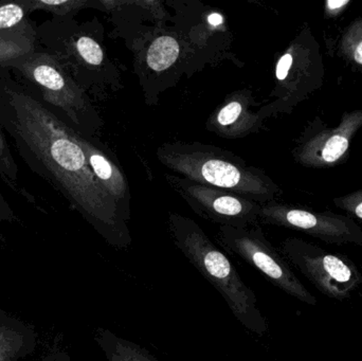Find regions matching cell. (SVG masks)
Wrapping results in <instances>:
<instances>
[{
    "mask_svg": "<svg viewBox=\"0 0 362 361\" xmlns=\"http://www.w3.org/2000/svg\"><path fill=\"white\" fill-rule=\"evenodd\" d=\"M157 157L180 177L214 187L259 205L274 201L282 193L262 170L249 167L235 155L200 143H165Z\"/></svg>",
    "mask_w": 362,
    "mask_h": 361,
    "instance_id": "cell-3",
    "label": "cell"
},
{
    "mask_svg": "<svg viewBox=\"0 0 362 361\" xmlns=\"http://www.w3.org/2000/svg\"><path fill=\"white\" fill-rule=\"evenodd\" d=\"M281 252L285 260L329 298L346 300L362 284L361 273L352 261L310 242L289 237L281 244Z\"/></svg>",
    "mask_w": 362,
    "mask_h": 361,
    "instance_id": "cell-6",
    "label": "cell"
},
{
    "mask_svg": "<svg viewBox=\"0 0 362 361\" xmlns=\"http://www.w3.org/2000/svg\"><path fill=\"white\" fill-rule=\"evenodd\" d=\"M352 4L351 0H327L325 2V15L327 19H336L348 10L349 6Z\"/></svg>",
    "mask_w": 362,
    "mask_h": 361,
    "instance_id": "cell-23",
    "label": "cell"
},
{
    "mask_svg": "<svg viewBox=\"0 0 362 361\" xmlns=\"http://www.w3.org/2000/svg\"><path fill=\"white\" fill-rule=\"evenodd\" d=\"M23 2L30 13L42 10L59 17L67 16L87 4L86 1L82 0H23Z\"/></svg>",
    "mask_w": 362,
    "mask_h": 361,
    "instance_id": "cell-18",
    "label": "cell"
},
{
    "mask_svg": "<svg viewBox=\"0 0 362 361\" xmlns=\"http://www.w3.org/2000/svg\"><path fill=\"white\" fill-rule=\"evenodd\" d=\"M42 361H74L69 355L64 351H55L49 354Z\"/></svg>",
    "mask_w": 362,
    "mask_h": 361,
    "instance_id": "cell-24",
    "label": "cell"
},
{
    "mask_svg": "<svg viewBox=\"0 0 362 361\" xmlns=\"http://www.w3.org/2000/svg\"><path fill=\"white\" fill-rule=\"evenodd\" d=\"M259 222L301 231L329 244L362 246V228L348 215L301 209L283 203L262 205Z\"/></svg>",
    "mask_w": 362,
    "mask_h": 361,
    "instance_id": "cell-9",
    "label": "cell"
},
{
    "mask_svg": "<svg viewBox=\"0 0 362 361\" xmlns=\"http://www.w3.org/2000/svg\"><path fill=\"white\" fill-rule=\"evenodd\" d=\"M337 54L353 70L362 71V17L351 21L342 32L338 40Z\"/></svg>",
    "mask_w": 362,
    "mask_h": 361,
    "instance_id": "cell-15",
    "label": "cell"
},
{
    "mask_svg": "<svg viewBox=\"0 0 362 361\" xmlns=\"http://www.w3.org/2000/svg\"><path fill=\"white\" fill-rule=\"evenodd\" d=\"M169 229L176 247L221 294L234 318L253 334L265 335L267 320L257 304V295L199 225L187 216L171 213Z\"/></svg>",
    "mask_w": 362,
    "mask_h": 361,
    "instance_id": "cell-2",
    "label": "cell"
},
{
    "mask_svg": "<svg viewBox=\"0 0 362 361\" xmlns=\"http://www.w3.org/2000/svg\"><path fill=\"white\" fill-rule=\"evenodd\" d=\"M180 53V44L175 38L169 35L160 36L148 48L146 61L151 69L163 71L177 61Z\"/></svg>",
    "mask_w": 362,
    "mask_h": 361,
    "instance_id": "cell-16",
    "label": "cell"
},
{
    "mask_svg": "<svg viewBox=\"0 0 362 361\" xmlns=\"http://www.w3.org/2000/svg\"><path fill=\"white\" fill-rule=\"evenodd\" d=\"M35 36L0 35V68L4 64L34 52Z\"/></svg>",
    "mask_w": 362,
    "mask_h": 361,
    "instance_id": "cell-17",
    "label": "cell"
},
{
    "mask_svg": "<svg viewBox=\"0 0 362 361\" xmlns=\"http://www.w3.org/2000/svg\"><path fill=\"white\" fill-rule=\"evenodd\" d=\"M165 177L172 189L204 220L233 228H251L259 223L262 205L255 201L177 176L167 174Z\"/></svg>",
    "mask_w": 362,
    "mask_h": 361,
    "instance_id": "cell-8",
    "label": "cell"
},
{
    "mask_svg": "<svg viewBox=\"0 0 362 361\" xmlns=\"http://www.w3.org/2000/svg\"><path fill=\"white\" fill-rule=\"evenodd\" d=\"M333 201L336 207L346 212L351 218H356L362 223V190L336 197Z\"/></svg>",
    "mask_w": 362,
    "mask_h": 361,
    "instance_id": "cell-21",
    "label": "cell"
},
{
    "mask_svg": "<svg viewBox=\"0 0 362 361\" xmlns=\"http://www.w3.org/2000/svg\"><path fill=\"white\" fill-rule=\"evenodd\" d=\"M0 125L32 171L57 188L106 243L118 249L132 245L129 220L91 171L76 131L1 73Z\"/></svg>",
    "mask_w": 362,
    "mask_h": 361,
    "instance_id": "cell-1",
    "label": "cell"
},
{
    "mask_svg": "<svg viewBox=\"0 0 362 361\" xmlns=\"http://www.w3.org/2000/svg\"><path fill=\"white\" fill-rule=\"evenodd\" d=\"M361 129L362 110L344 112L336 127H329L317 119L293 150L295 160L310 169H332L344 165L350 157L351 143Z\"/></svg>",
    "mask_w": 362,
    "mask_h": 361,
    "instance_id": "cell-10",
    "label": "cell"
},
{
    "mask_svg": "<svg viewBox=\"0 0 362 361\" xmlns=\"http://www.w3.org/2000/svg\"><path fill=\"white\" fill-rule=\"evenodd\" d=\"M76 141L86 156L87 162L100 184L122 210L127 220H131V192L127 178L116 163L105 153L86 138L74 131Z\"/></svg>",
    "mask_w": 362,
    "mask_h": 361,
    "instance_id": "cell-11",
    "label": "cell"
},
{
    "mask_svg": "<svg viewBox=\"0 0 362 361\" xmlns=\"http://www.w3.org/2000/svg\"><path fill=\"white\" fill-rule=\"evenodd\" d=\"M14 68L40 91L42 99L63 110L74 123L82 125L88 108L80 87L68 76L59 59L44 52H34L4 64Z\"/></svg>",
    "mask_w": 362,
    "mask_h": 361,
    "instance_id": "cell-7",
    "label": "cell"
},
{
    "mask_svg": "<svg viewBox=\"0 0 362 361\" xmlns=\"http://www.w3.org/2000/svg\"><path fill=\"white\" fill-rule=\"evenodd\" d=\"M244 104L238 100L226 104L216 116V125L219 129H231L244 116Z\"/></svg>",
    "mask_w": 362,
    "mask_h": 361,
    "instance_id": "cell-20",
    "label": "cell"
},
{
    "mask_svg": "<svg viewBox=\"0 0 362 361\" xmlns=\"http://www.w3.org/2000/svg\"><path fill=\"white\" fill-rule=\"evenodd\" d=\"M216 241L226 251L235 254L259 271L272 285L308 305H316L314 295L300 281L284 256L266 239L259 226L251 228L219 227Z\"/></svg>",
    "mask_w": 362,
    "mask_h": 361,
    "instance_id": "cell-5",
    "label": "cell"
},
{
    "mask_svg": "<svg viewBox=\"0 0 362 361\" xmlns=\"http://www.w3.org/2000/svg\"><path fill=\"white\" fill-rule=\"evenodd\" d=\"M0 172L10 180L17 179V165H15L14 159L11 154L1 125H0Z\"/></svg>",
    "mask_w": 362,
    "mask_h": 361,
    "instance_id": "cell-22",
    "label": "cell"
},
{
    "mask_svg": "<svg viewBox=\"0 0 362 361\" xmlns=\"http://www.w3.org/2000/svg\"><path fill=\"white\" fill-rule=\"evenodd\" d=\"M29 13L23 0L0 1V35L36 36L28 21Z\"/></svg>",
    "mask_w": 362,
    "mask_h": 361,
    "instance_id": "cell-14",
    "label": "cell"
},
{
    "mask_svg": "<svg viewBox=\"0 0 362 361\" xmlns=\"http://www.w3.org/2000/svg\"><path fill=\"white\" fill-rule=\"evenodd\" d=\"M36 336L31 326L0 309V361H19L33 353Z\"/></svg>",
    "mask_w": 362,
    "mask_h": 361,
    "instance_id": "cell-12",
    "label": "cell"
},
{
    "mask_svg": "<svg viewBox=\"0 0 362 361\" xmlns=\"http://www.w3.org/2000/svg\"><path fill=\"white\" fill-rule=\"evenodd\" d=\"M95 341L107 361H159L148 350L105 329L97 331Z\"/></svg>",
    "mask_w": 362,
    "mask_h": 361,
    "instance_id": "cell-13",
    "label": "cell"
},
{
    "mask_svg": "<svg viewBox=\"0 0 362 361\" xmlns=\"http://www.w3.org/2000/svg\"><path fill=\"white\" fill-rule=\"evenodd\" d=\"M74 51L84 63L100 66L104 61V53L99 42L89 36H80L74 42Z\"/></svg>",
    "mask_w": 362,
    "mask_h": 361,
    "instance_id": "cell-19",
    "label": "cell"
},
{
    "mask_svg": "<svg viewBox=\"0 0 362 361\" xmlns=\"http://www.w3.org/2000/svg\"><path fill=\"white\" fill-rule=\"evenodd\" d=\"M325 67L321 47L308 25L287 47L276 65V103L272 112H291L295 106L319 90L325 83Z\"/></svg>",
    "mask_w": 362,
    "mask_h": 361,
    "instance_id": "cell-4",
    "label": "cell"
}]
</instances>
